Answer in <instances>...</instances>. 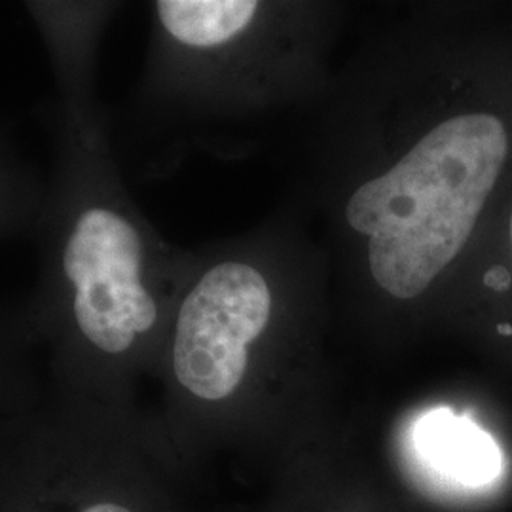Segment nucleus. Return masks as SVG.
<instances>
[{"instance_id":"nucleus-1","label":"nucleus","mask_w":512,"mask_h":512,"mask_svg":"<svg viewBox=\"0 0 512 512\" xmlns=\"http://www.w3.org/2000/svg\"><path fill=\"white\" fill-rule=\"evenodd\" d=\"M505 158L501 120L456 116L351 196L349 224L370 236V272L382 289L414 298L431 285L473 234Z\"/></svg>"},{"instance_id":"nucleus-3","label":"nucleus","mask_w":512,"mask_h":512,"mask_svg":"<svg viewBox=\"0 0 512 512\" xmlns=\"http://www.w3.org/2000/svg\"><path fill=\"white\" fill-rule=\"evenodd\" d=\"M143 245L128 220L92 207L76 222L63 255L74 287V319L86 342L109 357L135 346L158 310L141 283Z\"/></svg>"},{"instance_id":"nucleus-8","label":"nucleus","mask_w":512,"mask_h":512,"mask_svg":"<svg viewBox=\"0 0 512 512\" xmlns=\"http://www.w3.org/2000/svg\"><path fill=\"white\" fill-rule=\"evenodd\" d=\"M511 241H512V217H511Z\"/></svg>"},{"instance_id":"nucleus-6","label":"nucleus","mask_w":512,"mask_h":512,"mask_svg":"<svg viewBox=\"0 0 512 512\" xmlns=\"http://www.w3.org/2000/svg\"><path fill=\"white\" fill-rule=\"evenodd\" d=\"M156 6L169 35L196 48L219 46L236 37L258 8L253 0H162Z\"/></svg>"},{"instance_id":"nucleus-2","label":"nucleus","mask_w":512,"mask_h":512,"mask_svg":"<svg viewBox=\"0 0 512 512\" xmlns=\"http://www.w3.org/2000/svg\"><path fill=\"white\" fill-rule=\"evenodd\" d=\"M272 294L255 268L219 264L186 296L173 342V372L190 395L219 403L236 393L249 346L264 332Z\"/></svg>"},{"instance_id":"nucleus-5","label":"nucleus","mask_w":512,"mask_h":512,"mask_svg":"<svg viewBox=\"0 0 512 512\" xmlns=\"http://www.w3.org/2000/svg\"><path fill=\"white\" fill-rule=\"evenodd\" d=\"M412 458L421 475L448 488L480 490L503 475V454L475 421L435 408L412 425Z\"/></svg>"},{"instance_id":"nucleus-7","label":"nucleus","mask_w":512,"mask_h":512,"mask_svg":"<svg viewBox=\"0 0 512 512\" xmlns=\"http://www.w3.org/2000/svg\"><path fill=\"white\" fill-rule=\"evenodd\" d=\"M484 283L488 287H492L494 291H505L511 287V274L505 268L495 266L488 274L484 275Z\"/></svg>"},{"instance_id":"nucleus-4","label":"nucleus","mask_w":512,"mask_h":512,"mask_svg":"<svg viewBox=\"0 0 512 512\" xmlns=\"http://www.w3.org/2000/svg\"><path fill=\"white\" fill-rule=\"evenodd\" d=\"M129 463L101 439L0 444V512H143Z\"/></svg>"}]
</instances>
